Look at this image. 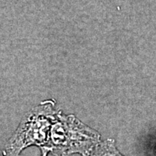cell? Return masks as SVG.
Returning a JSON list of instances; mask_svg holds the SVG:
<instances>
[{
	"mask_svg": "<svg viewBox=\"0 0 156 156\" xmlns=\"http://www.w3.org/2000/svg\"><path fill=\"white\" fill-rule=\"evenodd\" d=\"M84 156H124L116 150L112 141L102 142L94 151H89Z\"/></svg>",
	"mask_w": 156,
	"mask_h": 156,
	"instance_id": "obj_1",
	"label": "cell"
},
{
	"mask_svg": "<svg viewBox=\"0 0 156 156\" xmlns=\"http://www.w3.org/2000/svg\"><path fill=\"white\" fill-rule=\"evenodd\" d=\"M46 153H47L46 151H44V152L43 151V156H46Z\"/></svg>",
	"mask_w": 156,
	"mask_h": 156,
	"instance_id": "obj_2",
	"label": "cell"
}]
</instances>
